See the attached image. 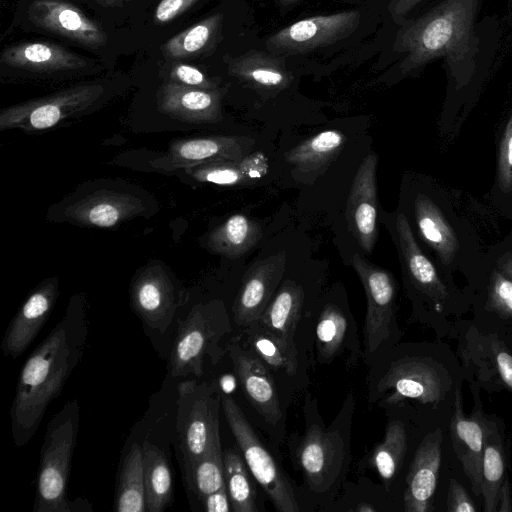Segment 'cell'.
<instances>
[{
    "label": "cell",
    "mask_w": 512,
    "mask_h": 512,
    "mask_svg": "<svg viewBox=\"0 0 512 512\" xmlns=\"http://www.w3.org/2000/svg\"><path fill=\"white\" fill-rule=\"evenodd\" d=\"M225 486L232 512H259L254 478L239 449L223 451Z\"/></svg>",
    "instance_id": "d590c367"
},
{
    "label": "cell",
    "mask_w": 512,
    "mask_h": 512,
    "mask_svg": "<svg viewBox=\"0 0 512 512\" xmlns=\"http://www.w3.org/2000/svg\"><path fill=\"white\" fill-rule=\"evenodd\" d=\"M202 510L206 512H231V504L226 486L207 495L200 501Z\"/></svg>",
    "instance_id": "7dc6e473"
},
{
    "label": "cell",
    "mask_w": 512,
    "mask_h": 512,
    "mask_svg": "<svg viewBox=\"0 0 512 512\" xmlns=\"http://www.w3.org/2000/svg\"><path fill=\"white\" fill-rule=\"evenodd\" d=\"M414 207L416 223L422 239L438 254L443 263L448 264L459 248L456 234L448 219L424 194L417 195Z\"/></svg>",
    "instance_id": "f546056e"
},
{
    "label": "cell",
    "mask_w": 512,
    "mask_h": 512,
    "mask_svg": "<svg viewBox=\"0 0 512 512\" xmlns=\"http://www.w3.org/2000/svg\"><path fill=\"white\" fill-rule=\"evenodd\" d=\"M396 230L399 247L412 284L420 292L434 300L444 299L446 288L441 282L432 262L418 246L404 214L398 215Z\"/></svg>",
    "instance_id": "f1b7e54d"
},
{
    "label": "cell",
    "mask_w": 512,
    "mask_h": 512,
    "mask_svg": "<svg viewBox=\"0 0 512 512\" xmlns=\"http://www.w3.org/2000/svg\"><path fill=\"white\" fill-rule=\"evenodd\" d=\"M442 432L436 429L419 444L406 477L403 496L405 512H430L442 457Z\"/></svg>",
    "instance_id": "44dd1931"
},
{
    "label": "cell",
    "mask_w": 512,
    "mask_h": 512,
    "mask_svg": "<svg viewBox=\"0 0 512 512\" xmlns=\"http://www.w3.org/2000/svg\"><path fill=\"white\" fill-rule=\"evenodd\" d=\"M501 266L504 274L512 279V257L505 259Z\"/></svg>",
    "instance_id": "f5cc1de1"
},
{
    "label": "cell",
    "mask_w": 512,
    "mask_h": 512,
    "mask_svg": "<svg viewBox=\"0 0 512 512\" xmlns=\"http://www.w3.org/2000/svg\"><path fill=\"white\" fill-rule=\"evenodd\" d=\"M232 331L230 317L221 302L195 305L178 323L169 357V376H202L206 360L216 365L227 353L234 337Z\"/></svg>",
    "instance_id": "8992f818"
},
{
    "label": "cell",
    "mask_w": 512,
    "mask_h": 512,
    "mask_svg": "<svg viewBox=\"0 0 512 512\" xmlns=\"http://www.w3.org/2000/svg\"><path fill=\"white\" fill-rule=\"evenodd\" d=\"M239 163L249 182L262 178L267 174L269 169L268 159L260 151L247 154Z\"/></svg>",
    "instance_id": "bcb514c9"
},
{
    "label": "cell",
    "mask_w": 512,
    "mask_h": 512,
    "mask_svg": "<svg viewBox=\"0 0 512 512\" xmlns=\"http://www.w3.org/2000/svg\"><path fill=\"white\" fill-rule=\"evenodd\" d=\"M260 225L244 214H234L208 236L207 247L230 259L243 256L262 239Z\"/></svg>",
    "instance_id": "836d02e7"
},
{
    "label": "cell",
    "mask_w": 512,
    "mask_h": 512,
    "mask_svg": "<svg viewBox=\"0 0 512 512\" xmlns=\"http://www.w3.org/2000/svg\"><path fill=\"white\" fill-rule=\"evenodd\" d=\"M169 80L200 89H217L221 82L220 78L208 77L198 68L184 63H176L171 67Z\"/></svg>",
    "instance_id": "60d3db41"
},
{
    "label": "cell",
    "mask_w": 512,
    "mask_h": 512,
    "mask_svg": "<svg viewBox=\"0 0 512 512\" xmlns=\"http://www.w3.org/2000/svg\"><path fill=\"white\" fill-rule=\"evenodd\" d=\"M286 267V253L281 251L255 262L243 277L232 306L233 322L239 333L256 323L272 300Z\"/></svg>",
    "instance_id": "9a60e30c"
},
{
    "label": "cell",
    "mask_w": 512,
    "mask_h": 512,
    "mask_svg": "<svg viewBox=\"0 0 512 512\" xmlns=\"http://www.w3.org/2000/svg\"><path fill=\"white\" fill-rule=\"evenodd\" d=\"M253 144V139L240 136L181 139L171 143L168 151L153 161V166L171 172L212 161H240Z\"/></svg>",
    "instance_id": "d6986e66"
},
{
    "label": "cell",
    "mask_w": 512,
    "mask_h": 512,
    "mask_svg": "<svg viewBox=\"0 0 512 512\" xmlns=\"http://www.w3.org/2000/svg\"><path fill=\"white\" fill-rule=\"evenodd\" d=\"M241 389L264 429L278 444L285 437V412L276 380L268 366L240 341L231 340L228 351Z\"/></svg>",
    "instance_id": "8fae6325"
},
{
    "label": "cell",
    "mask_w": 512,
    "mask_h": 512,
    "mask_svg": "<svg viewBox=\"0 0 512 512\" xmlns=\"http://www.w3.org/2000/svg\"><path fill=\"white\" fill-rule=\"evenodd\" d=\"M346 142L338 130H325L306 139L285 154L300 179H313L322 175L338 157Z\"/></svg>",
    "instance_id": "83f0119b"
},
{
    "label": "cell",
    "mask_w": 512,
    "mask_h": 512,
    "mask_svg": "<svg viewBox=\"0 0 512 512\" xmlns=\"http://www.w3.org/2000/svg\"><path fill=\"white\" fill-rule=\"evenodd\" d=\"M497 431L489 428L484 444L481 467V495L484 511H497L499 491L504 482L505 456Z\"/></svg>",
    "instance_id": "74e56055"
},
{
    "label": "cell",
    "mask_w": 512,
    "mask_h": 512,
    "mask_svg": "<svg viewBox=\"0 0 512 512\" xmlns=\"http://www.w3.org/2000/svg\"><path fill=\"white\" fill-rule=\"evenodd\" d=\"M304 306L303 286L295 280L286 279L279 285L257 323L283 345L301 353L296 344V333L303 319Z\"/></svg>",
    "instance_id": "d4e9b609"
},
{
    "label": "cell",
    "mask_w": 512,
    "mask_h": 512,
    "mask_svg": "<svg viewBox=\"0 0 512 512\" xmlns=\"http://www.w3.org/2000/svg\"><path fill=\"white\" fill-rule=\"evenodd\" d=\"M223 14L215 13L169 38L161 47L169 59L199 58L211 52L221 38Z\"/></svg>",
    "instance_id": "4dcf8cb0"
},
{
    "label": "cell",
    "mask_w": 512,
    "mask_h": 512,
    "mask_svg": "<svg viewBox=\"0 0 512 512\" xmlns=\"http://www.w3.org/2000/svg\"><path fill=\"white\" fill-rule=\"evenodd\" d=\"M58 296L56 277L46 279L31 292L5 331L1 343L4 356L15 359L29 348L48 321Z\"/></svg>",
    "instance_id": "ffe728a7"
},
{
    "label": "cell",
    "mask_w": 512,
    "mask_h": 512,
    "mask_svg": "<svg viewBox=\"0 0 512 512\" xmlns=\"http://www.w3.org/2000/svg\"><path fill=\"white\" fill-rule=\"evenodd\" d=\"M377 164L378 156L374 153L361 162L351 184L345 210L348 228L367 254L372 253L378 236Z\"/></svg>",
    "instance_id": "ac0fdd59"
},
{
    "label": "cell",
    "mask_w": 512,
    "mask_h": 512,
    "mask_svg": "<svg viewBox=\"0 0 512 512\" xmlns=\"http://www.w3.org/2000/svg\"><path fill=\"white\" fill-rule=\"evenodd\" d=\"M243 345L254 352L272 372L280 394L293 395L308 385L309 359L289 349L256 322L238 334Z\"/></svg>",
    "instance_id": "e0dca14e"
},
{
    "label": "cell",
    "mask_w": 512,
    "mask_h": 512,
    "mask_svg": "<svg viewBox=\"0 0 512 512\" xmlns=\"http://www.w3.org/2000/svg\"><path fill=\"white\" fill-rule=\"evenodd\" d=\"M199 0H161L154 12V22L164 25L188 11Z\"/></svg>",
    "instance_id": "ee69618b"
},
{
    "label": "cell",
    "mask_w": 512,
    "mask_h": 512,
    "mask_svg": "<svg viewBox=\"0 0 512 512\" xmlns=\"http://www.w3.org/2000/svg\"><path fill=\"white\" fill-rule=\"evenodd\" d=\"M315 359L328 364L344 357L347 369L357 367L362 359V344L357 324L347 306L326 302L319 310L314 324Z\"/></svg>",
    "instance_id": "5bb4252c"
},
{
    "label": "cell",
    "mask_w": 512,
    "mask_h": 512,
    "mask_svg": "<svg viewBox=\"0 0 512 512\" xmlns=\"http://www.w3.org/2000/svg\"><path fill=\"white\" fill-rule=\"evenodd\" d=\"M360 19L358 10L309 17L273 33L265 46L279 56L304 54L349 37L359 27Z\"/></svg>",
    "instance_id": "7c38bea8"
},
{
    "label": "cell",
    "mask_w": 512,
    "mask_h": 512,
    "mask_svg": "<svg viewBox=\"0 0 512 512\" xmlns=\"http://www.w3.org/2000/svg\"><path fill=\"white\" fill-rule=\"evenodd\" d=\"M113 510L146 512L143 450L137 443L131 445L121 463Z\"/></svg>",
    "instance_id": "e575fe53"
},
{
    "label": "cell",
    "mask_w": 512,
    "mask_h": 512,
    "mask_svg": "<svg viewBox=\"0 0 512 512\" xmlns=\"http://www.w3.org/2000/svg\"><path fill=\"white\" fill-rule=\"evenodd\" d=\"M300 0H277V2L279 4H281L282 6H291V5H294L296 3H298Z\"/></svg>",
    "instance_id": "db71d44e"
},
{
    "label": "cell",
    "mask_w": 512,
    "mask_h": 512,
    "mask_svg": "<svg viewBox=\"0 0 512 512\" xmlns=\"http://www.w3.org/2000/svg\"><path fill=\"white\" fill-rule=\"evenodd\" d=\"M90 324L82 297L69 302L65 314L22 366L10 409L12 439L26 445L37 432L49 404L81 362Z\"/></svg>",
    "instance_id": "6da1fadb"
},
{
    "label": "cell",
    "mask_w": 512,
    "mask_h": 512,
    "mask_svg": "<svg viewBox=\"0 0 512 512\" xmlns=\"http://www.w3.org/2000/svg\"><path fill=\"white\" fill-rule=\"evenodd\" d=\"M221 406L239 451L254 480L278 512H300L295 488L235 400L221 393Z\"/></svg>",
    "instance_id": "9c48e42d"
},
{
    "label": "cell",
    "mask_w": 512,
    "mask_h": 512,
    "mask_svg": "<svg viewBox=\"0 0 512 512\" xmlns=\"http://www.w3.org/2000/svg\"><path fill=\"white\" fill-rule=\"evenodd\" d=\"M447 510L450 512H476L477 508L464 487L454 479L450 480Z\"/></svg>",
    "instance_id": "f6af8a7d"
},
{
    "label": "cell",
    "mask_w": 512,
    "mask_h": 512,
    "mask_svg": "<svg viewBox=\"0 0 512 512\" xmlns=\"http://www.w3.org/2000/svg\"><path fill=\"white\" fill-rule=\"evenodd\" d=\"M27 13L36 27L84 47L99 49L107 44L108 37L103 27L68 1L35 0Z\"/></svg>",
    "instance_id": "2e32d148"
},
{
    "label": "cell",
    "mask_w": 512,
    "mask_h": 512,
    "mask_svg": "<svg viewBox=\"0 0 512 512\" xmlns=\"http://www.w3.org/2000/svg\"><path fill=\"white\" fill-rule=\"evenodd\" d=\"M490 304L499 313L512 316V279L499 272L493 274Z\"/></svg>",
    "instance_id": "b9f144b4"
},
{
    "label": "cell",
    "mask_w": 512,
    "mask_h": 512,
    "mask_svg": "<svg viewBox=\"0 0 512 512\" xmlns=\"http://www.w3.org/2000/svg\"><path fill=\"white\" fill-rule=\"evenodd\" d=\"M226 88L200 89L168 81L157 92L163 114L188 123H216L222 119L221 101Z\"/></svg>",
    "instance_id": "7402d4cb"
},
{
    "label": "cell",
    "mask_w": 512,
    "mask_h": 512,
    "mask_svg": "<svg viewBox=\"0 0 512 512\" xmlns=\"http://www.w3.org/2000/svg\"><path fill=\"white\" fill-rule=\"evenodd\" d=\"M130 303L145 329L154 336H164L171 329L181 298L166 271L160 266H151L133 280Z\"/></svg>",
    "instance_id": "4fadbf2b"
},
{
    "label": "cell",
    "mask_w": 512,
    "mask_h": 512,
    "mask_svg": "<svg viewBox=\"0 0 512 512\" xmlns=\"http://www.w3.org/2000/svg\"><path fill=\"white\" fill-rule=\"evenodd\" d=\"M221 393L214 382L187 380L178 386L176 432L183 473L204 455L220 434Z\"/></svg>",
    "instance_id": "ba28073f"
},
{
    "label": "cell",
    "mask_w": 512,
    "mask_h": 512,
    "mask_svg": "<svg viewBox=\"0 0 512 512\" xmlns=\"http://www.w3.org/2000/svg\"><path fill=\"white\" fill-rule=\"evenodd\" d=\"M355 407L356 400L350 392L326 426L317 399L310 392L304 395V433L290 435L288 450L294 468L303 477L305 498L314 505L313 509L327 511L347 481Z\"/></svg>",
    "instance_id": "3957f363"
},
{
    "label": "cell",
    "mask_w": 512,
    "mask_h": 512,
    "mask_svg": "<svg viewBox=\"0 0 512 512\" xmlns=\"http://www.w3.org/2000/svg\"><path fill=\"white\" fill-rule=\"evenodd\" d=\"M351 263L363 285L367 301L362 360L368 367L396 345L401 337L396 321L397 282L388 270L371 263L361 254H354Z\"/></svg>",
    "instance_id": "52a82bcc"
},
{
    "label": "cell",
    "mask_w": 512,
    "mask_h": 512,
    "mask_svg": "<svg viewBox=\"0 0 512 512\" xmlns=\"http://www.w3.org/2000/svg\"><path fill=\"white\" fill-rule=\"evenodd\" d=\"M368 368L369 405L385 410L406 401L436 405L443 396V381L432 363L424 357L402 354L397 344Z\"/></svg>",
    "instance_id": "5b68a950"
},
{
    "label": "cell",
    "mask_w": 512,
    "mask_h": 512,
    "mask_svg": "<svg viewBox=\"0 0 512 512\" xmlns=\"http://www.w3.org/2000/svg\"><path fill=\"white\" fill-rule=\"evenodd\" d=\"M228 73L247 87L266 97L287 89L293 75L283 56L251 49L226 61Z\"/></svg>",
    "instance_id": "603a6c76"
},
{
    "label": "cell",
    "mask_w": 512,
    "mask_h": 512,
    "mask_svg": "<svg viewBox=\"0 0 512 512\" xmlns=\"http://www.w3.org/2000/svg\"><path fill=\"white\" fill-rule=\"evenodd\" d=\"M498 182L502 189L512 188V115L506 124L500 144Z\"/></svg>",
    "instance_id": "7bdbcfd3"
},
{
    "label": "cell",
    "mask_w": 512,
    "mask_h": 512,
    "mask_svg": "<svg viewBox=\"0 0 512 512\" xmlns=\"http://www.w3.org/2000/svg\"><path fill=\"white\" fill-rule=\"evenodd\" d=\"M183 171L199 182L212 183L221 186H236L247 184L239 161H212L187 167Z\"/></svg>",
    "instance_id": "ab89813d"
},
{
    "label": "cell",
    "mask_w": 512,
    "mask_h": 512,
    "mask_svg": "<svg viewBox=\"0 0 512 512\" xmlns=\"http://www.w3.org/2000/svg\"><path fill=\"white\" fill-rule=\"evenodd\" d=\"M146 512H163L173 502V480L170 462L156 444L145 440L142 445Z\"/></svg>",
    "instance_id": "d6a6232c"
},
{
    "label": "cell",
    "mask_w": 512,
    "mask_h": 512,
    "mask_svg": "<svg viewBox=\"0 0 512 512\" xmlns=\"http://www.w3.org/2000/svg\"><path fill=\"white\" fill-rule=\"evenodd\" d=\"M494 358L500 378L512 391V355L494 345Z\"/></svg>",
    "instance_id": "c3c4849f"
},
{
    "label": "cell",
    "mask_w": 512,
    "mask_h": 512,
    "mask_svg": "<svg viewBox=\"0 0 512 512\" xmlns=\"http://www.w3.org/2000/svg\"><path fill=\"white\" fill-rule=\"evenodd\" d=\"M104 93L101 84H80L3 109L0 130L40 132L74 117L93 106Z\"/></svg>",
    "instance_id": "30bf717a"
},
{
    "label": "cell",
    "mask_w": 512,
    "mask_h": 512,
    "mask_svg": "<svg viewBox=\"0 0 512 512\" xmlns=\"http://www.w3.org/2000/svg\"><path fill=\"white\" fill-rule=\"evenodd\" d=\"M186 489L200 501L225 485L223 451L220 434L210 444L204 455L183 473Z\"/></svg>",
    "instance_id": "8d00e7d4"
},
{
    "label": "cell",
    "mask_w": 512,
    "mask_h": 512,
    "mask_svg": "<svg viewBox=\"0 0 512 512\" xmlns=\"http://www.w3.org/2000/svg\"><path fill=\"white\" fill-rule=\"evenodd\" d=\"M407 451V433L404 423L397 418L387 423L383 440L359 462L362 470L373 469L389 491L390 485L400 470Z\"/></svg>",
    "instance_id": "1f68e13d"
},
{
    "label": "cell",
    "mask_w": 512,
    "mask_h": 512,
    "mask_svg": "<svg viewBox=\"0 0 512 512\" xmlns=\"http://www.w3.org/2000/svg\"><path fill=\"white\" fill-rule=\"evenodd\" d=\"M424 0H390L387 10L394 22L402 23L404 17Z\"/></svg>",
    "instance_id": "681fc988"
},
{
    "label": "cell",
    "mask_w": 512,
    "mask_h": 512,
    "mask_svg": "<svg viewBox=\"0 0 512 512\" xmlns=\"http://www.w3.org/2000/svg\"><path fill=\"white\" fill-rule=\"evenodd\" d=\"M143 211L137 197L115 191H98L66 209L67 219L90 227L111 228Z\"/></svg>",
    "instance_id": "4316f807"
},
{
    "label": "cell",
    "mask_w": 512,
    "mask_h": 512,
    "mask_svg": "<svg viewBox=\"0 0 512 512\" xmlns=\"http://www.w3.org/2000/svg\"><path fill=\"white\" fill-rule=\"evenodd\" d=\"M79 426L77 399L67 401L47 424L40 450L33 512H73L80 511L81 505H90L83 499L72 502L67 497Z\"/></svg>",
    "instance_id": "277c9868"
},
{
    "label": "cell",
    "mask_w": 512,
    "mask_h": 512,
    "mask_svg": "<svg viewBox=\"0 0 512 512\" xmlns=\"http://www.w3.org/2000/svg\"><path fill=\"white\" fill-rule=\"evenodd\" d=\"M489 428L481 412L465 415L458 391L450 424L452 444L476 496L481 495L482 458Z\"/></svg>",
    "instance_id": "cb8c5ba5"
},
{
    "label": "cell",
    "mask_w": 512,
    "mask_h": 512,
    "mask_svg": "<svg viewBox=\"0 0 512 512\" xmlns=\"http://www.w3.org/2000/svg\"><path fill=\"white\" fill-rule=\"evenodd\" d=\"M99 5L105 8H122L125 3L131 0H94Z\"/></svg>",
    "instance_id": "816d5d0a"
},
{
    "label": "cell",
    "mask_w": 512,
    "mask_h": 512,
    "mask_svg": "<svg viewBox=\"0 0 512 512\" xmlns=\"http://www.w3.org/2000/svg\"><path fill=\"white\" fill-rule=\"evenodd\" d=\"M339 494L327 511L383 512L387 510L388 490L368 478H361L359 483L346 481Z\"/></svg>",
    "instance_id": "f35d334b"
},
{
    "label": "cell",
    "mask_w": 512,
    "mask_h": 512,
    "mask_svg": "<svg viewBox=\"0 0 512 512\" xmlns=\"http://www.w3.org/2000/svg\"><path fill=\"white\" fill-rule=\"evenodd\" d=\"M499 507L497 511L499 512H510L512 511V500H511V490L508 478L506 477L499 491Z\"/></svg>",
    "instance_id": "f907efd6"
},
{
    "label": "cell",
    "mask_w": 512,
    "mask_h": 512,
    "mask_svg": "<svg viewBox=\"0 0 512 512\" xmlns=\"http://www.w3.org/2000/svg\"><path fill=\"white\" fill-rule=\"evenodd\" d=\"M482 0H443L420 17L403 23L393 51L404 54L401 72L408 74L439 58L457 89L471 80L480 40L474 25Z\"/></svg>",
    "instance_id": "7a4b0ae2"
},
{
    "label": "cell",
    "mask_w": 512,
    "mask_h": 512,
    "mask_svg": "<svg viewBox=\"0 0 512 512\" xmlns=\"http://www.w3.org/2000/svg\"><path fill=\"white\" fill-rule=\"evenodd\" d=\"M0 62L38 73L73 71L89 65V61L81 55L43 40L24 41L5 47L0 54Z\"/></svg>",
    "instance_id": "484cf974"
}]
</instances>
